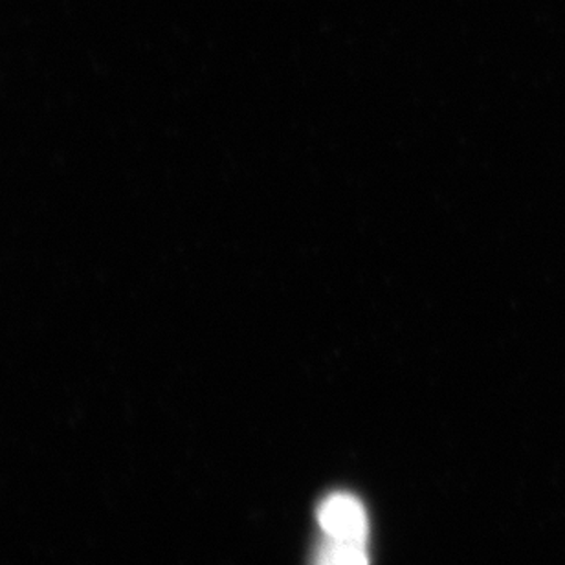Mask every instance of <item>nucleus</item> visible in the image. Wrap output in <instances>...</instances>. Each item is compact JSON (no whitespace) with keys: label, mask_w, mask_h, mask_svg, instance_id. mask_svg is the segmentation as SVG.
Wrapping results in <instances>:
<instances>
[{"label":"nucleus","mask_w":565,"mask_h":565,"mask_svg":"<svg viewBox=\"0 0 565 565\" xmlns=\"http://www.w3.org/2000/svg\"><path fill=\"white\" fill-rule=\"evenodd\" d=\"M321 536L370 544V516L365 505L351 492H331L316 511Z\"/></svg>","instance_id":"1"},{"label":"nucleus","mask_w":565,"mask_h":565,"mask_svg":"<svg viewBox=\"0 0 565 565\" xmlns=\"http://www.w3.org/2000/svg\"><path fill=\"white\" fill-rule=\"evenodd\" d=\"M312 565H371L370 544L321 536Z\"/></svg>","instance_id":"2"}]
</instances>
